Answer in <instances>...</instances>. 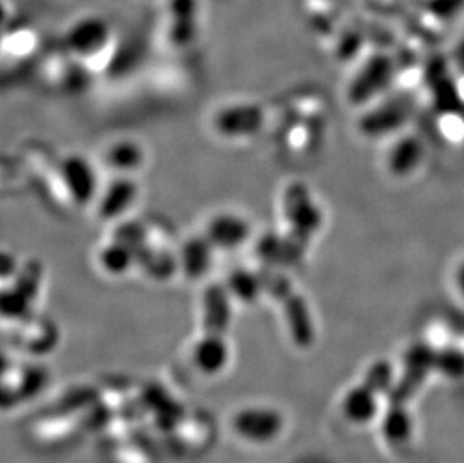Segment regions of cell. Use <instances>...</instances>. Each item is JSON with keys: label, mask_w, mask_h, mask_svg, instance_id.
<instances>
[{"label": "cell", "mask_w": 464, "mask_h": 463, "mask_svg": "<svg viewBox=\"0 0 464 463\" xmlns=\"http://www.w3.org/2000/svg\"><path fill=\"white\" fill-rule=\"evenodd\" d=\"M105 419L100 387L77 385L35 417L29 430L36 446L59 450L72 446L88 432L102 430Z\"/></svg>", "instance_id": "obj_1"}, {"label": "cell", "mask_w": 464, "mask_h": 463, "mask_svg": "<svg viewBox=\"0 0 464 463\" xmlns=\"http://www.w3.org/2000/svg\"><path fill=\"white\" fill-rule=\"evenodd\" d=\"M265 293L278 304L285 331L295 348L308 350L317 340L314 316L307 298L295 286L285 270L260 265Z\"/></svg>", "instance_id": "obj_2"}, {"label": "cell", "mask_w": 464, "mask_h": 463, "mask_svg": "<svg viewBox=\"0 0 464 463\" xmlns=\"http://www.w3.org/2000/svg\"><path fill=\"white\" fill-rule=\"evenodd\" d=\"M285 233L307 253L311 241L324 228V211L303 181H290L281 194Z\"/></svg>", "instance_id": "obj_3"}, {"label": "cell", "mask_w": 464, "mask_h": 463, "mask_svg": "<svg viewBox=\"0 0 464 463\" xmlns=\"http://www.w3.org/2000/svg\"><path fill=\"white\" fill-rule=\"evenodd\" d=\"M52 373L35 359H5L2 371V408L22 407L35 400L49 387Z\"/></svg>", "instance_id": "obj_4"}, {"label": "cell", "mask_w": 464, "mask_h": 463, "mask_svg": "<svg viewBox=\"0 0 464 463\" xmlns=\"http://www.w3.org/2000/svg\"><path fill=\"white\" fill-rule=\"evenodd\" d=\"M5 345L27 359L41 360L52 354L61 341V331L50 318L40 313L5 322Z\"/></svg>", "instance_id": "obj_5"}, {"label": "cell", "mask_w": 464, "mask_h": 463, "mask_svg": "<svg viewBox=\"0 0 464 463\" xmlns=\"http://www.w3.org/2000/svg\"><path fill=\"white\" fill-rule=\"evenodd\" d=\"M214 419L200 409L185 408L182 414L160 435L167 448L179 458L202 455L214 444Z\"/></svg>", "instance_id": "obj_6"}, {"label": "cell", "mask_w": 464, "mask_h": 463, "mask_svg": "<svg viewBox=\"0 0 464 463\" xmlns=\"http://www.w3.org/2000/svg\"><path fill=\"white\" fill-rule=\"evenodd\" d=\"M230 429L246 444L267 447L285 435L287 419L285 412L272 405H246L233 412Z\"/></svg>", "instance_id": "obj_7"}, {"label": "cell", "mask_w": 464, "mask_h": 463, "mask_svg": "<svg viewBox=\"0 0 464 463\" xmlns=\"http://www.w3.org/2000/svg\"><path fill=\"white\" fill-rule=\"evenodd\" d=\"M6 281L9 283L5 284L2 291L4 322L22 320L36 313V302L40 300L41 288L44 281V268L40 261L31 259L23 263L17 272Z\"/></svg>", "instance_id": "obj_8"}, {"label": "cell", "mask_w": 464, "mask_h": 463, "mask_svg": "<svg viewBox=\"0 0 464 463\" xmlns=\"http://www.w3.org/2000/svg\"><path fill=\"white\" fill-rule=\"evenodd\" d=\"M113 41L110 23L98 14H86L71 23L63 36L66 52L77 61H92L109 50Z\"/></svg>", "instance_id": "obj_9"}, {"label": "cell", "mask_w": 464, "mask_h": 463, "mask_svg": "<svg viewBox=\"0 0 464 463\" xmlns=\"http://www.w3.org/2000/svg\"><path fill=\"white\" fill-rule=\"evenodd\" d=\"M266 121L263 105L256 101H233L215 110L210 125L219 137L246 140L257 136Z\"/></svg>", "instance_id": "obj_10"}, {"label": "cell", "mask_w": 464, "mask_h": 463, "mask_svg": "<svg viewBox=\"0 0 464 463\" xmlns=\"http://www.w3.org/2000/svg\"><path fill=\"white\" fill-rule=\"evenodd\" d=\"M233 301L226 284L212 281L203 289L200 300V334L228 337L233 320Z\"/></svg>", "instance_id": "obj_11"}, {"label": "cell", "mask_w": 464, "mask_h": 463, "mask_svg": "<svg viewBox=\"0 0 464 463\" xmlns=\"http://www.w3.org/2000/svg\"><path fill=\"white\" fill-rule=\"evenodd\" d=\"M59 175L71 201L86 206L98 199V175L92 163L80 153H70L59 163Z\"/></svg>", "instance_id": "obj_12"}, {"label": "cell", "mask_w": 464, "mask_h": 463, "mask_svg": "<svg viewBox=\"0 0 464 463\" xmlns=\"http://www.w3.org/2000/svg\"><path fill=\"white\" fill-rule=\"evenodd\" d=\"M200 0H167L166 36L176 48H188L200 35Z\"/></svg>", "instance_id": "obj_13"}, {"label": "cell", "mask_w": 464, "mask_h": 463, "mask_svg": "<svg viewBox=\"0 0 464 463\" xmlns=\"http://www.w3.org/2000/svg\"><path fill=\"white\" fill-rule=\"evenodd\" d=\"M203 233L217 251H235L253 238V226L244 215L223 211L208 220Z\"/></svg>", "instance_id": "obj_14"}, {"label": "cell", "mask_w": 464, "mask_h": 463, "mask_svg": "<svg viewBox=\"0 0 464 463\" xmlns=\"http://www.w3.org/2000/svg\"><path fill=\"white\" fill-rule=\"evenodd\" d=\"M140 187L132 175H116L97 199V214L102 222H121L136 205Z\"/></svg>", "instance_id": "obj_15"}, {"label": "cell", "mask_w": 464, "mask_h": 463, "mask_svg": "<svg viewBox=\"0 0 464 463\" xmlns=\"http://www.w3.org/2000/svg\"><path fill=\"white\" fill-rule=\"evenodd\" d=\"M232 361V346L228 337L200 334L194 341L191 363L202 376L215 378L223 375Z\"/></svg>", "instance_id": "obj_16"}, {"label": "cell", "mask_w": 464, "mask_h": 463, "mask_svg": "<svg viewBox=\"0 0 464 463\" xmlns=\"http://www.w3.org/2000/svg\"><path fill=\"white\" fill-rule=\"evenodd\" d=\"M109 463H158L160 446L150 435L140 430L113 441H105Z\"/></svg>", "instance_id": "obj_17"}, {"label": "cell", "mask_w": 464, "mask_h": 463, "mask_svg": "<svg viewBox=\"0 0 464 463\" xmlns=\"http://www.w3.org/2000/svg\"><path fill=\"white\" fill-rule=\"evenodd\" d=\"M217 250L205 233L189 236L178 251L179 272L188 281H200L209 274Z\"/></svg>", "instance_id": "obj_18"}, {"label": "cell", "mask_w": 464, "mask_h": 463, "mask_svg": "<svg viewBox=\"0 0 464 463\" xmlns=\"http://www.w3.org/2000/svg\"><path fill=\"white\" fill-rule=\"evenodd\" d=\"M381 394L376 389L360 382L343 394L340 409L344 419L353 426H367L381 414Z\"/></svg>", "instance_id": "obj_19"}, {"label": "cell", "mask_w": 464, "mask_h": 463, "mask_svg": "<svg viewBox=\"0 0 464 463\" xmlns=\"http://www.w3.org/2000/svg\"><path fill=\"white\" fill-rule=\"evenodd\" d=\"M98 265L110 277H122L137 268L139 249L130 241L111 235L97 256Z\"/></svg>", "instance_id": "obj_20"}, {"label": "cell", "mask_w": 464, "mask_h": 463, "mask_svg": "<svg viewBox=\"0 0 464 463\" xmlns=\"http://www.w3.org/2000/svg\"><path fill=\"white\" fill-rule=\"evenodd\" d=\"M223 283L226 284L233 301L242 306H255L263 295H266L260 268H233Z\"/></svg>", "instance_id": "obj_21"}, {"label": "cell", "mask_w": 464, "mask_h": 463, "mask_svg": "<svg viewBox=\"0 0 464 463\" xmlns=\"http://www.w3.org/2000/svg\"><path fill=\"white\" fill-rule=\"evenodd\" d=\"M145 148L136 140L122 139L105 149V166L116 172V175H132L145 164Z\"/></svg>", "instance_id": "obj_22"}, {"label": "cell", "mask_w": 464, "mask_h": 463, "mask_svg": "<svg viewBox=\"0 0 464 463\" xmlns=\"http://www.w3.org/2000/svg\"><path fill=\"white\" fill-rule=\"evenodd\" d=\"M382 435L391 446H404L413 437V419L411 412L395 403L382 419Z\"/></svg>", "instance_id": "obj_23"}, {"label": "cell", "mask_w": 464, "mask_h": 463, "mask_svg": "<svg viewBox=\"0 0 464 463\" xmlns=\"http://www.w3.org/2000/svg\"><path fill=\"white\" fill-rule=\"evenodd\" d=\"M436 370L450 379L464 378V350L459 348H447L436 352Z\"/></svg>", "instance_id": "obj_24"}, {"label": "cell", "mask_w": 464, "mask_h": 463, "mask_svg": "<svg viewBox=\"0 0 464 463\" xmlns=\"http://www.w3.org/2000/svg\"><path fill=\"white\" fill-rule=\"evenodd\" d=\"M362 382L372 387L379 394L385 393L394 382V370L391 368L390 361H374L365 371Z\"/></svg>", "instance_id": "obj_25"}, {"label": "cell", "mask_w": 464, "mask_h": 463, "mask_svg": "<svg viewBox=\"0 0 464 463\" xmlns=\"http://www.w3.org/2000/svg\"><path fill=\"white\" fill-rule=\"evenodd\" d=\"M459 292H460L461 297L464 298V267L461 268L460 279H459Z\"/></svg>", "instance_id": "obj_26"}]
</instances>
